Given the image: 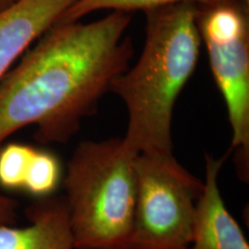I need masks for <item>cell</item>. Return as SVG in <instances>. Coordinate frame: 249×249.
<instances>
[{"instance_id":"obj_8","label":"cell","mask_w":249,"mask_h":249,"mask_svg":"<svg viewBox=\"0 0 249 249\" xmlns=\"http://www.w3.org/2000/svg\"><path fill=\"white\" fill-rule=\"evenodd\" d=\"M26 216L27 226L0 225V249H75L64 196L29 205Z\"/></svg>"},{"instance_id":"obj_2","label":"cell","mask_w":249,"mask_h":249,"mask_svg":"<svg viewBox=\"0 0 249 249\" xmlns=\"http://www.w3.org/2000/svg\"><path fill=\"white\" fill-rule=\"evenodd\" d=\"M142 53L112 82L128 112L124 142L136 154L173 152V110L200 58L197 5L181 2L145 11Z\"/></svg>"},{"instance_id":"obj_10","label":"cell","mask_w":249,"mask_h":249,"mask_svg":"<svg viewBox=\"0 0 249 249\" xmlns=\"http://www.w3.org/2000/svg\"><path fill=\"white\" fill-rule=\"evenodd\" d=\"M61 165L53 154L35 149L28 167L23 188L35 196L52 194L60 182Z\"/></svg>"},{"instance_id":"obj_4","label":"cell","mask_w":249,"mask_h":249,"mask_svg":"<svg viewBox=\"0 0 249 249\" xmlns=\"http://www.w3.org/2000/svg\"><path fill=\"white\" fill-rule=\"evenodd\" d=\"M128 249H183L191 244L203 181L171 154H138Z\"/></svg>"},{"instance_id":"obj_12","label":"cell","mask_w":249,"mask_h":249,"mask_svg":"<svg viewBox=\"0 0 249 249\" xmlns=\"http://www.w3.org/2000/svg\"><path fill=\"white\" fill-rule=\"evenodd\" d=\"M18 201L0 194V225H15L18 220Z\"/></svg>"},{"instance_id":"obj_3","label":"cell","mask_w":249,"mask_h":249,"mask_svg":"<svg viewBox=\"0 0 249 249\" xmlns=\"http://www.w3.org/2000/svg\"><path fill=\"white\" fill-rule=\"evenodd\" d=\"M136 156L123 138L77 145L64 179V200L75 249H128Z\"/></svg>"},{"instance_id":"obj_13","label":"cell","mask_w":249,"mask_h":249,"mask_svg":"<svg viewBox=\"0 0 249 249\" xmlns=\"http://www.w3.org/2000/svg\"><path fill=\"white\" fill-rule=\"evenodd\" d=\"M20 0H0V11H4V9L11 7L14 4H17Z\"/></svg>"},{"instance_id":"obj_9","label":"cell","mask_w":249,"mask_h":249,"mask_svg":"<svg viewBox=\"0 0 249 249\" xmlns=\"http://www.w3.org/2000/svg\"><path fill=\"white\" fill-rule=\"evenodd\" d=\"M224 0H75L68 7L58 22L70 23L101 9H112L129 13L130 11H150L164 6L192 2L197 6H211Z\"/></svg>"},{"instance_id":"obj_5","label":"cell","mask_w":249,"mask_h":249,"mask_svg":"<svg viewBox=\"0 0 249 249\" xmlns=\"http://www.w3.org/2000/svg\"><path fill=\"white\" fill-rule=\"evenodd\" d=\"M216 85L225 102L232 128L239 177L249 176V33L227 42L203 40Z\"/></svg>"},{"instance_id":"obj_6","label":"cell","mask_w":249,"mask_h":249,"mask_svg":"<svg viewBox=\"0 0 249 249\" xmlns=\"http://www.w3.org/2000/svg\"><path fill=\"white\" fill-rule=\"evenodd\" d=\"M224 158L205 155L203 191L196 208L191 244L183 249H249L242 229L220 193L219 172Z\"/></svg>"},{"instance_id":"obj_11","label":"cell","mask_w":249,"mask_h":249,"mask_svg":"<svg viewBox=\"0 0 249 249\" xmlns=\"http://www.w3.org/2000/svg\"><path fill=\"white\" fill-rule=\"evenodd\" d=\"M35 148L9 143L0 149V186L6 189L23 188L28 167Z\"/></svg>"},{"instance_id":"obj_1","label":"cell","mask_w":249,"mask_h":249,"mask_svg":"<svg viewBox=\"0 0 249 249\" xmlns=\"http://www.w3.org/2000/svg\"><path fill=\"white\" fill-rule=\"evenodd\" d=\"M132 17L112 11L90 23H54L0 81V149L12 134L36 126L44 144L65 143L97 110L133 55L124 37Z\"/></svg>"},{"instance_id":"obj_7","label":"cell","mask_w":249,"mask_h":249,"mask_svg":"<svg viewBox=\"0 0 249 249\" xmlns=\"http://www.w3.org/2000/svg\"><path fill=\"white\" fill-rule=\"evenodd\" d=\"M75 0H20L0 11V81Z\"/></svg>"}]
</instances>
